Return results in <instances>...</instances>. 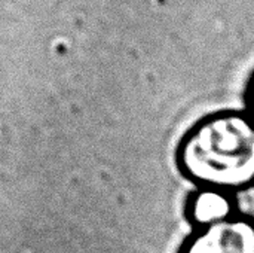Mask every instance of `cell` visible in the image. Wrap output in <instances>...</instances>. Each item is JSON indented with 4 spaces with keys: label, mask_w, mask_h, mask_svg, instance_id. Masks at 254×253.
Masks as SVG:
<instances>
[{
    "label": "cell",
    "mask_w": 254,
    "mask_h": 253,
    "mask_svg": "<svg viewBox=\"0 0 254 253\" xmlns=\"http://www.w3.org/2000/svg\"><path fill=\"white\" fill-rule=\"evenodd\" d=\"M176 164L199 189L226 194L254 185V116L219 112L198 121L180 140Z\"/></svg>",
    "instance_id": "6da1fadb"
},
{
    "label": "cell",
    "mask_w": 254,
    "mask_h": 253,
    "mask_svg": "<svg viewBox=\"0 0 254 253\" xmlns=\"http://www.w3.org/2000/svg\"><path fill=\"white\" fill-rule=\"evenodd\" d=\"M177 253H254V218L234 213L225 221L196 227Z\"/></svg>",
    "instance_id": "7a4b0ae2"
},
{
    "label": "cell",
    "mask_w": 254,
    "mask_h": 253,
    "mask_svg": "<svg viewBox=\"0 0 254 253\" xmlns=\"http://www.w3.org/2000/svg\"><path fill=\"white\" fill-rule=\"evenodd\" d=\"M234 213L231 195L217 189H199L192 197L189 204V216L196 227H205L225 221Z\"/></svg>",
    "instance_id": "3957f363"
},
{
    "label": "cell",
    "mask_w": 254,
    "mask_h": 253,
    "mask_svg": "<svg viewBox=\"0 0 254 253\" xmlns=\"http://www.w3.org/2000/svg\"><path fill=\"white\" fill-rule=\"evenodd\" d=\"M249 112L254 116V85L252 91H250V109H249Z\"/></svg>",
    "instance_id": "277c9868"
}]
</instances>
